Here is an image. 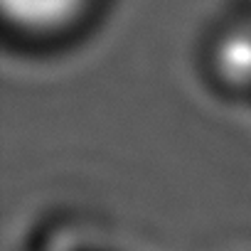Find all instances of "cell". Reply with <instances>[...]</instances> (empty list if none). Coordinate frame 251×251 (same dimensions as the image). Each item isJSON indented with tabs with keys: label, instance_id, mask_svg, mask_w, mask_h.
<instances>
[{
	"label": "cell",
	"instance_id": "cell-1",
	"mask_svg": "<svg viewBox=\"0 0 251 251\" xmlns=\"http://www.w3.org/2000/svg\"><path fill=\"white\" fill-rule=\"evenodd\" d=\"M96 0H0L3 23L25 40H57L76 30Z\"/></svg>",
	"mask_w": 251,
	"mask_h": 251
}]
</instances>
